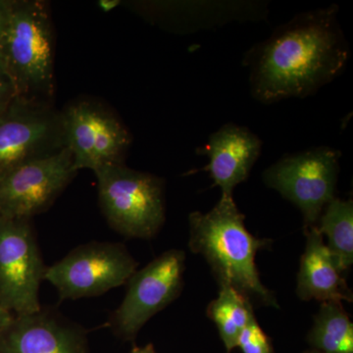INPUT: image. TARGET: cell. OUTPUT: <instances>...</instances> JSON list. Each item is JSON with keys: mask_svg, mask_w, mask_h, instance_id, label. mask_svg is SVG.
I'll return each instance as SVG.
<instances>
[{"mask_svg": "<svg viewBox=\"0 0 353 353\" xmlns=\"http://www.w3.org/2000/svg\"><path fill=\"white\" fill-rule=\"evenodd\" d=\"M236 347L243 353H274L270 338L260 327L255 315L241 332Z\"/></svg>", "mask_w": 353, "mask_h": 353, "instance_id": "ac0fdd59", "label": "cell"}, {"mask_svg": "<svg viewBox=\"0 0 353 353\" xmlns=\"http://www.w3.org/2000/svg\"><path fill=\"white\" fill-rule=\"evenodd\" d=\"M219 288L217 299L208 306V316L217 327L227 353H231L236 347L241 332L255 315L254 310L252 301L234 288Z\"/></svg>", "mask_w": 353, "mask_h": 353, "instance_id": "e0dca14e", "label": "cell"}, {"mask_svg": "<svg viewBox=\"0 0 353 353\" xmlns=\"http://www.w3.org/2000/svg\"><path fill=\"white\" fill-rule=\"evenodd\" d=\"M46 268L31 220L0 215V299L14 315L41 308L39 288Z\"/></svg>", "mask_w": 353, "mask_h": 353, "instance_id": "30bf717a", "label": "cell"}, {"mask_svg": "<svg viewBox=\"0 0 353 353\" xmlns=\"http://www.w3.org/2000/svg\"><path fill=\"white\" fill-rule=\"evenodd\" d=\"M65 148L61 111L51 101L17 97L0 113V176Z\"/></svg>", "mask_w": 353, "mask_h": 353, "instance_id": "52a82bcc", "label": "cell"}, {"mask_svg": "<svg viewBox=\"0 0 353 353\" xmlns=\"http://www.w3.org/2000/svg\"><path fill=\"white\" fill-rule=\"evenodd\" d=\"M303 353H320L318 352H316L314 350H306V352H304Z\"/></svg>", "mask_w": 353, "mask_h": 353, "instance_id": "cb8c5ba5", "label": "cell"}, {"mask_svg": "<svg viewBox=\"0 0 353 353\" xmlns=\"http://www.w3.org/2000/svg\"><path fill=\"white\" fill-rule=\"evenodd\" d=\"M94 174L99 205L109 226L126 238L157 236L166 218L163 180L124 163L101 167Z\"/></svg>", "mask_w": 353, "mask_h": 353, "instance_id": "277c9868", "label": "cell"}, {"mask_svg": "<svg viewBox=\"0 0 353 353\" xmlns=\"http://www.w3.org/2000/svg\"><path fill=\"white\" fill-rule=\"evenodd\" d=\"M17 97L19 95L13 81L0 63V113L3 112Z\"/></svg>", "mask_w": 353, "mask_h": 353, "instance_id": "d6986e66", "label": "cell"}, {"mask_svg": "<svg viewBox=\"0 0 353 353\" xmlns=\"http://www.w3.org/2000/svg\"><path fill=\"white\" fill-rule=\"evenodd\" d=\"M338 10L331 6L299 14L246 52L243 61L256 101L304 99L341 75L350 52Z\"/></svg>", "mask_w": 353, "mask_h": 353, "instance_id": "6da1fadb", "label": "cell"}, {"mask_svg": "<svg viewBox=\"0 0 353 353\" xmlns=\"http://www.w3.org/2000/svg\"><path fill=\"white\" fill-rule=\"evenodd\" d=\"M189 223L190 252L206 260L219 287L230 285L252 303L279 308L275 294L261 282L255 261L257 252L271 241L250 233L233 196H221L208 213H190Z\"/></svg>", "mask_w": 353, "mask_h": 353, "instance_id": "7a4b0ae2", "label": "cell"}, {"mask_svg": "<svg viewBox=\"0 0 353 353\" xmlns=\"http://www.w3.org/2000/svg\"><path fill=\"white\" fill-rule=\"evenodd\" d=\"M119 4L120 1H116V0H102V1L99 2V6L101 7L104 12H108V11L112 10V9L119 6Z\"/></svg>", "mask_w": 353, "mask_h": 353, "instance_id": "7402d4cb", "label": "cell"}, {"mask_svg": "<svg viewBox=\"0 0 353 353\" xmlns=\"http://www.w3.org/2000/svg\"><path fill=\"white\" fill-rule=\"evenodd\" d=\"M14 316L15 315L4 305L0 299V333L12 322Z\"/></svg>", "mask_w": 353, "mask_h": 353, "instance_id": "44dd1931", "label": "cell"}, {"mask_svg": "<svg viewBox=\"0 0 353 353\" xmlns=\"http://www.w3.org/2000/svg\"><path fill=\"white\" fill-rule=\"evenodd\" d=\"M185 270V252L173 248L134 272L126 284L122 303L110 319L115 334L123 340L134 341L153 316L180 296Z\"/></svg>", "mask_w": 353, "mask_h": 353, "instance_id": "9c48e42d", "label": "cell"}, {"mask_svg": "<svg viewBox=\"0 0 353 353\" xmlns=\"http://www.w3.org/2000/svg\"><path fill=\"white\" fill-rule=\"evenodd\" d=\"M341 157L339 150L320 146L283 157L265 170V185L301 210L303 229L317 226L323 210L334 199Z\"/></svg>", "mask_w": 353, "mask_h": 353, "instance_id": "8992f818", "label": "cell"}, {"mask_svg": "<svg viewBox=\"0 0 353 353\" xmlns=\"http://www.w3.org/2000/svg\"><path fill=\"white\" fill-rule=\"evenodd\" d=\"M0 353H90L87 331L57 311L15 315L0 333Z\"/></svg>", "mask_w": 353, "mask_h": 353, "instance_id": "7c38bea8", "label": "cell"}, {"mask_svg": "<svg viewBox=\"0 0 353 353\" xmlns=\"http://www.w3.org/2000/svg\"><path fill=\"white\" fill-rule=\"evenodd\" d=\"M54 29L41 0H14L0 39V63L19 97L51 101L54 94Z\"/></svg>", "mask_w": 353, "mask_h": 353, "instance_id": "3957f363", "label": "cell"}, {"mask_svg": "<svg viewBox=\"0 0 353 353\" xmlns=\"http://www.w3.org/2000/svg\"><path fill=\"white\" fill-rule=\"evenodd\" d=\"M65 146L73 155L77 171L99 170L124 163L132 136L108 108L90 99L72 102L61 111Z\"/></svg>", "mask_w": 353, "mask_h": 353, "instance_id": "ba28073f", "label": "cell"}, {"mask_svg": "<svg viewBox=\"0 0 353 353\" xmlns=\"http://www.w3.org/2000/svg\"><path fill=\"white\" fill-rule=\"evenodd\" d=\"M261 148V139L256 134L248 128L229 123L213 132L197 154L209 158L203 170L210 174L222 196H232L234 188L250 176Z\"/></svg>", "mask_w": 353, "mask_h": 353, "instance_id": "4fadbf2b", "label": "cell"}, {"mask_svg": "<svg viewBox=\"0 0 353 353\" xmlns=\"http://www.w3.org/2000/svg\"><path fill=\"white\" fill-rule=\"evenodd\" d=\"M77 173L67 148L11 169L0 176V215L31 220L52 205Z\"/></svg>", "mask_w": 353, "mask_h": 353, "instance_id": "8fae6325", "label": "cell"}, {"mask_svg": "<svg viewBox=\"0 0 353 353\" xmlns=\"http://www.w3.org/2000/svg\"><path fill=\"white\" fill-rule=\"evenodd\" d=\"M131 353H158L155 350L154 345L152 343H148L145 347H134Z\"/></svg>", "mask_w": 353, "mask_h": 353, "instance_id": "603a6c76", "label": "cell"}, {"mask_svg": "<svg viewBox=\"0 0 353 353\" xmlns=\"http://www.w3.org/2000/svg\"><path fill=\"white\" fill-rule=\"evenodd\" d=\"M322 236L328 239L327 248L341 273L353 264V201L334 199L327 204L317 224Z\"/></svg>", "mask_w": 353, "mask_h": 353, "instance_id": "2e32d148", "label": "cell"}, {"mask_svg": "<svg viewBox=\"0 0 353 353\" xmlns=\"http://www.w3.org/2000/svg\"><path fill=\"white\" fill-rule=\"evenodd\" d=\"M138 266L123 243L90 241L48 267L44 280L55 288L60 299L75 301L126 285Z\"/></svg>", "mask_w": 353, "mask_h": 353, "instance_id": "5b68a950", "label": "cell"}, {"mask_svg": "<svg viewBox=\"0 0 353 353\" xmlns=\"http://www.w3.org/2000/svg\"><path fill=\"white\" fill-rule=\"evenodd\" d=\"M320 353H353V324L340 303H323L307 336Z\"/></svg>", "mask_w": 353, "mask_h": 353, "instance_id": "9a60e30c", "label": "cell"}, {"mask_svg": "<svg viewBox=\"0 0 353 353\" xmlns=\"http://www.w3.org/2000/svg\"><path fill=\"white\" fill-rule=\"evenodd\" d=\"M14 0H0V39L6 32L10 18Z\"/></svg>", "mask_w": 353, "mask_h": 353, "instance_id": "ffe728a7", "label": "cell"}, {"mask_svg": "<svg viewBox=\"0 0 353 353\" xmlns=\"http://www.w3.org/2000/svg\"><path fill=\"white\" fill-rule=\"evenodd\" d=\"M305 250L301 255L296 292L301 301L352 303L353 296L317 226L303 229Z\"/></svg>", "mask_w": 353, "mask_h": 353, "instance_id": "5bb4252c", "label": "cell"}]
</instances>
